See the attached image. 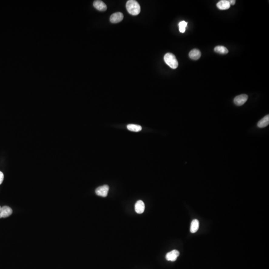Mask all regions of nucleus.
Listing matches in <instances>:
<instances>
[{"mask_svg": "<svg viewBox=\"0 0 269 269\" xmlns=\"http://www.w3.org/2000/svg\"><path fill=\"white\" fill-rule=\"evenodd\" d=\"M127 129L129 131H131L135 132H138L141 131L142 128L141 126L135 124H129L127 125Z\"/></svg>", "mask_w": 269, "mask_h": 269, "instance_id": "2eb2a0df", "label": "nucleus"}, {"mask_svg": "<svg viewBox=\"0 0 269 269\" xmlns=\"http://www.w3.org/2000/svg\"><path fill=\"white\" fill-rule=\"evenodd\" d=\"M230 6L229 1L227 0H221L217 4V7L221 10H228L230 8Z\"/></svg>", "mask_w": 269, "mask_h": 269, "instance_id": "1a4fd4ad", "label": "nucleus"}, {"mask_svg": "<svg viewBox=\"0 0 269 269\" xmlns=\"http://www.w3.org/2000/svg\"><path fill=\"white\" fill-rule=\"evenodd\" d=\"M93 6L95 8L100 11H105L107 8V7L103 2L99 0L94 2Z\"/></svg>", "mask_w": 269, "mask_h": 269, "instance_id": "6e6552de", "label": "nucleus"}, {"mask_svg": "<svg viewBox=\"0 0 269 269\" xmlns=\"http://www.w3.org/2000/svg\"><path fill=\"white\" fill-rule=\"evenodd\" d=\"M201 52L197 49H193L189 53V56L193 60H197L201 57Z\"/></svg>", "mask_w": 269, "mask_h": 269, "instance_id": "f8f14e48", "label": "nucleus"}, {"mask_svg": "<svg viewBox=\"0 0 269 269\" xmlns=\"http://www.w3.org/2000/svg\"><path fill=\"white\" fill-rule=\"evenodd\" d=\"M145 205L144 202L142 200H138L136 203L135 205V209L136 212L138 214H142L144 212Z\"/></svg>", "mask_w": 269, "mask_h": 269, "instance_id": "9d476101", "label": "nucleus"}, {"mask_svg": "<svg viewBox=\"0 0 269 269\" xmlns=\"http://www.w3.org/2000/svg\"><path fill=\"white\" fill-rule=\"evenodd\" d=\"M13 213V210L11 208L7 206L2 207L1 210L0 211V218L8 217Z\"/></svg>", "mask_w": 269, "mask_h": 269, "instance_id": "0eeeda50", "label": "nucleus"}, {"mask_svg": "<svg viewBox=\"0 0 269 269\" xmlns=\"http://www.w3.org/2000/svg\"><path fill=\"white\" fill-rule=\"evenodd\" d=\"M3 180H4V174L3 173L0 172V184L3 183Z\"/></svg>", "mask_w": 269, "mask_h": 269, "instance_id": "f3484780", "label": "nucleus"}, {"mask_svg": "<svg viewBox=\"0 0 269 269\" xmlns=\"http://www.w3.org/2000/svg\"><path fill=\"white\" fill-rule=\"evenodd\" d=\"M109 187L108 185H104L96 188L95 193L97 195L102 197H106L107 196L109 191Z\"/></svg>", "mask_w": 269, "mask_h": 269, "instance_id": "7ed1b4c3", "label": "nucleus"}, {"mask_svg": "<svg viewBox=\"0 0 269 269\" xmlns=\"http://www.w3.org/2000/svg\"><path fill=\"white\" fill-rule=\"evenodd\" d=\"M180 255V252L177 250H173L170 252L167 253L166 256V259L167 261L174 262Z\"/></svg>", "mask_w": 269, "mask_h": 269, "instance_id": "423d86ee", "label": "nucleus"}, {"mask_svg": "<svg viewBox=\"0 0 269 269\" xmlns=\"http://www.w3.org/2000/svg\"><path fill=\"white\" fill-rule=\"evenodd\" d=\"M124 18V15L121 12L114 13L111 15L110 21L112 23L116 24L121 22Z\"/></svg>", "mask_w": 269, "mask_h": 269, "instance_id": "39448f33", "label": "nucleus"}, {"mask_svg": "<svg viewBox=\"0 0 269 269\" xmlns=\"http://www.w3.org/2000/svg\"><path fill=\"white\" fill-rule=\"evenodd\" d=\"M2 207H0V211L1 210Z\"/></svg>", "mask_w": 269, "mask_h": 269, "instance_id": "6ab92c4d", "label": "nucleus"}, {"mask_svg": "<svg viewBox=\"0 0 269 269\" xmlns=\"http://www.w3.org/2000/svg\"><path fill=\"white\" fill-rule=\"evenodd\" d=\"M229 1V3H230V5H234L235 4L236 1H235V0H230V1Z\"/></svg>", "mask_w": 269, "mask_h": 269, "instance_id": "a211bd4d", "label": "nucleus"}, {"mask_svg": "<svg viewBox=\"0 0 269 269\" xmlns=\"http://www.w3.org/2000/svg\"><path fill=\"white\" fill-rule=\"evenodd\" d=\"M248 98V95L246 94H241L236 97L234 99V103L237 106H242L245 104Z\"/></svg>", "mask_w": 269, "mask_h": 269, "instance_id": "20e7f679", "label": "nucleus"}, {"mask_svg": "<svg viewBox=\"0 0 269 269\" xmlns=\"http://www.w3.org/2000/svg\"><path fill=\"white\" fill-rule=\"evenodd\" d=\"M164 60L166 64L170 68L176 69L178 67L179 63L176 59V56L172 53H166L164 56Z\"/></svg>", "mask_w": 269, "mask_h": 269, "instance_id": "f03ea898", "label": "nucleus"}, {"mask_svg": "<svg viewBox=\"0 0 269 269\" xmlns=\"http://www.w3.org/2000/svg\"><path fill=\"white\" fill-rule=\"evenodd\" d=\"M269 124V115H267L266 116H265L261 120H260L258 122V127L260 128H263L267 127V126Z\"/></svg>", "mask_w": 269, "mask_h": 269, "instance_id": "9b49d317", "label": "nucleus"}, {"mask_svg": "<svg viewBox=\"0 0 269 269\" xmlns=\"http://www.w3.org/2000/svg\"><path fill=\"white\" fill-rule=\"evenodd\" d=\"M199 226H200V223H199L198 220H197V219L193 220L191 222L190 229L191 233H195L198 230Z\"/></svg>", "mask_w": 269, "mask_h": 269, "instance_id": "ddd939ff", "label": "nucleus"}, {"mask_svg": "<svg viewBox=\"0 0 269 269\" xmlns=\"http://www.w3.org/2000/svg\"><path fill=\"white\" fill-rule=\"evenodd\" d=\"M126 8L128 13L132 15H138L141 12V7L139 4L135 0H129L127 2Z\"/></svg>", "mask_w": 269, "mask_h": 269, "instance_id": "f257e3e1", "label": "nucleus"}, {"mask_svg": "<svg viewBox=\"0 0 269 269\" xmlns=\"http://www.w3.org/2000/svg\"><path fill=\"white\" fill-rule=\"evenodd\" d=\"M187 25V23L185 21H181L179 23V30L181 33H183L186 31V27Z\"/></svg>", "mask_w": 269, "mask_h": 269, "instance_id": "dca6fc26", "label": "nucleus"}, {"mask_svg": "<svg viewBox=\"0 0 269 269\" xmlns=\"http://www.w3.org/2000/svg\"><path fill=\"white\" fill-rule=\"evenodd\" d=\"M214 51L217 53L221 54V55H225V54L228 53V50L227 49L225 48V46H221V45L216 46L214 48Z\"/></svg>", "mask_w": 269, "mask_h": 269, "instance_id": "4468645a", "label": "nucleus"}]
</instances>
